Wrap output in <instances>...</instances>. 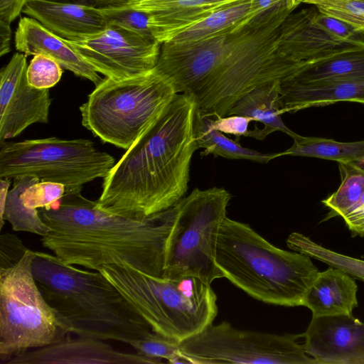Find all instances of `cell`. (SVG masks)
I'll use <instances>...</instances> for the list:
<instances>
[{
	"instance_id": "1",
	"label": "cell",
	"mask_w": 364,
	"mask_h": 364,
	"mask_svg": "<svg viewBox=\"0 0 364 364\" xmlns=\"http://www.w3.org/2000/svg\"><path fill=\"white\" fill-rule=\"evenodd\" d=\"M81 189L66 191L57 205L38 210L50 229L41 237L42 246L66 264L97 271L126 263L163 277L175 205L146 218H132L102 210Z\"/></svg>"
},
{
	"instance_id": "2",
	"label": "cell",
	"mask_w": 364,
	"mask_h": 364,
	"mask_svg": "<svg viewBox=\"0 0 364 364\" xmlns=\"http://www.w3.org/2000/svg\"><path fill=\"white\" fill-rule=\"evenodd\" d=\"M196 105L177 93L159 118L103 178L97 201L106 212L143 219L173 207L185 195L192 156Z\"/></svg>"
},
{
	"instance_id": "3",
	"label": "cell",
	"mask_w": 364,
	"mask_h": 364,
	"mask_svg": "<svg viewBox=\"0 0 364 364\" xmlns=\"http://www.w3.org/2000/svg\"><path fill=\"white\" fill-rule=\"evenodd\" d=\"M35 253L37 284L70 333L129 344L151 331L101 272L64 264L47 252Z\"/></svg>"
},
{
	"instance_id": "4",
	"label": "cell",
	"mask_w": 364,
	"mask_h": 364,
	"mask_svg": "<svg viewBox=\"0 0 364 364\" xmlns=\"http://www.w3.org/2000/svg\"><path fill=\"white\" fill-rule=\"evenodd\" d=\"M215 263L249 296L284 306H301L319 273L309 256L278 248L248 224L228 217L219 231Z\"/></svg>"
},
{
	"instance_id": "5",
	"label": "cell",
	"mask_w": 364,
	"mask_h": 364,
	"mask_svg": "<svg viewBox=\"0 0 364 364\" xmlns=\"http://www.w3.org/2000/svg\"><path fill=\"white\" fill-rule=\"evenodd\" d=\"M294 10L284 0L233 30L225 57L192 98L199 112L225 117L248 91L264 82L282 80L305 63H296L278 50L281 26Z\"/></svg>"
},
{
	"instance_id": "6",
	"label": "cell",
	"mask_w": 364,
	"mask_h": 364,
	"mask_svg": "<svg viewBox=\"0 0 364 364\" xmlns=\"http://www.w3.org/2000/svg\"><path fill=\"white\" fill-rule=\"evenodd\" d=\"M101 272L152 331L178 342L199 333L218 314L213 289L200 279L146 274L126 263L104 265Z\"/></svg>"
},
{
	"instance_id": "7",
	"label": "cell",
	"mask_w": 364,
	"mask_h": 364,
	"mask_svg": "<svg viewBox=\"0 0 364 364\" xmlns=\"http://www.w3.org/2000/svg\"><path fill=\"white\" fill-rule=\"evenodd\" d=\"M176 94L156 68L126 79L105 77L80 107L82 124L102 141L127 150Z\"/></svg>"
},
{
	"instance_id": "8",
	"label": "cell",
	"mask_w": 364,
	"mask_h": 364,
	"mask_svg": "<svg viewBox=\"0 0 364 364\" xmlns=\"http://www.w3.org/2000/svg\"><path fill=\"white\" fill-rule=\"evenodd\" d=\"M30 249L14 266L0 269V360L63 340L70 330L42 294Z\"/></svg>"
},
{
	"instance_id": "9",
	"label": "cell",
	"mask_w": 364,
	"mask_h": 364,
	"mask_svg": "<svg viewBox=\"0 0 364 364\" xmlns=\"http://www.w3.org/2000/svg\"><path fill=\"white\" fill-rule=\"evenodd\" d=\"M230 198L223 188H196L175 204L176 218L168 240L163 278L192 277L210 285L224 277L215 255Z\"/></svg>"
},
{
	"instance_id": "10",
	"label": "cell",
	"mask_w": 364,
	"mask_h": 364,
	"mask_svg": "<svg viewBox=\"0 0 364 364\" xmlns=\"http://www.w3.org/2000/svg\"><path fill=\"white\" fill-rule=\"evenodd\" d=\"M114 158L87 139L48 137L0 142V178L33 176L58 183L65 191L105 178Z\"/></svg>"
},
{
	"instance_id": "11",
	"label": "cell",
	"mask_w": 364,
	"mask_h": 364,
	"mask_svg": "<svg viewBox=\"0 0 364 364\" xmlns=\"http://www.w3.org/2000/svg\"><path fill=\"white\" fill-rule=\"evenodd\" d=\"M300 337L240 330L223 321L182 341L179 349L191 364H318L296 342Z\"/></svg>"
},
{
	"instance_id": "12",
	"label": "cell",
	"mask_w": 364,
	"mask_h": 364,
	"mask_svg": "<svg viewBox=\"0 0 364 364\" xmlns=\"http://www.w3.org/2000/svg\"><path fill=\"white\" fill-rule=\"evenodd\" d=\"M65 41L96 72L122 80L144 74L156 68L161 43L117 25L81 40Z\"/></svg>"
},
{
	"instance_id": "13",
	"label": "cell",
	"mask_w": 364,
	"mask_h": 364,
	"mask_svg": "<svg viewBox=\"0 0 364 364\" xmlns=\"http://www.w3.org/2000/svg\"><path fill=\"white\" fill-rule=\"evenodd\" d=\"M26 55L15 53L0 71V142L19 135L36 123L48 122L49 89H38L27 80Z\"/></svg>"
},
{
	"instance_id": "14",
	"label": "cell",
	"mask_w": 364,
	"mask_h": 364,
	"mask_svg": "<svg viewBox=\"0 0 364 364\" xmlns=\"http://www.w3.org/2000/svg\"><path fill=\"white\" fill-rule=\"evenodd\" d=\"M302 337L318 364H364V323L353 314L312 316Z\"/></svg>"
},
{
	"instance_id": "15",
	"label": "cell",
	"mask_w": 364,
	"mask_h": 364,
	"mask_svg": "<svg viewBox=\"0 0 364 364\" xmlns=\"http://www.w3.org/2000/svg\"><path fill=\"white\" fill-rule=\"evenodd\" d=\"M161 359L119 351L105 341L84 336L63 340L20 354L5 364H157Z\"/></svg>"
},
{
	"instance_id": "16",
	"label": "cell",
	"mask_w": 364,
	"mask_h": 364,
	"mask_svg": "<svg viewBox=\"0 0 364 364\" xmlns=\"http://www.w3.org/2000/svg\"><path fill=\"white\" fill-rule=\"evenodd\" d=\"M22 12L68 41L83 39L109 26L100 7L91 5L54 0H28Z\"/></svg>"
},
{
	"instance_id": "17",
	"label": "cell",
	"mask_w": 364,
	"mask_h": 364,
	"mask_svg": "<svg viewBox=\"0 0 364 364\" xmlns=\"http://www.w3.org/2000/svg\"><path fill=\"white\" fill-rule=\"evenodd\" d=\"M242 0H120L145 12L154 38L163 43L211 14Z\"/></svg>"
},
{
	"instance_id": "18",
	"label": "cell",
	"mask_w": 364,
	"mask_h": 364,
	"mask_svg": "<svg viewBox=\"0 0 364 364\" xmlns=\"http://www.w3.org/2000/svg\"><path fill=\"white\" fill-rule=\"evenodd\" d=\"M316 11L311 6L293 11L283 21L278 37V50L283 55L304 63L341 51L362 41L346 43L329 36L312 23Z\"/></svg>"
},
{
	"instance_id": "19",
	"label": "cell",
	"mask_w": 364,
	"mask_h": 364,
	"mask_svg": "<svg viewBox=\"0 0 364 364\" xmlns=\"http://www.w3.org/2000/svg\"><path fill=\"white\" fill-rule=\"evenodd\" d=\"M16 49L26 56L43 54L56 60L63 68L97 85L103 79L65 39L37 20L23 17L14 36Z\"/></svg>"
},
{
	"instance_id": "20",
	"label": "cell",
	"mask_w": 364,
	"mask_h": 364,
	"mask_svg": "<svg viewBox=\"0 0 364 364\" xmlns=\"http://www.w3.org/2000/svg\"><path fill=\"white\" fill-rule=\"evenodd\" d=\"M280 100L283 114L338 102L364 104V75L309 83L280 81Z\"/></svg>"
},
{
	"instance_id": "21",
	"label": "cell",
	"mask_w": 364,
	"mask_h": 364,
	"mask_svg": "<svg viewBox=\"0 0 364 364\" xmlns=\"http://www.w3.org/2000/svg\"><path fill=\"white\" fill-rule=\"evenodd\" d=\"M358 286L355 279L343 270L331 267L319 272L305 294L301 306L313 316L352 315L358 306Z\"/></svg>"
},
{
	"instance_id": "22",
	"label": "cell",
	"mask_w": 364,
	"mask_h": 364,
	"mask_svg": "<svg viewBox=\"0 0 364 364\" xmlns=\"http://www.w3.org/2000/svg\"><path fill=\"white\" fill-rule=\"evenodd\" d=\"M280 80L260 84L242 95L230 109L228 115L237 114L250 117L253 122L264 125L262 129L267 136L280 131L292 139L298 134L289 129L282 119Z\"/></svg>"
},
{
	"instance_id": "23",
	"label": "cell",
	"mask_w": 364,
	"mask_h": 364,
	"mask_svg": "<svg viewBox=\"0 0 364 364\" xmlns=\"http://www.w3.org/2000/svg\"><path fill=\"white\" fill-rule=\"evenodd\" d=\"M364 75V40L341 51L304 63L280 80L309 83Z\"/></svg>"
},
{
	"instance_id": "24",
	"label": "cell",
	"mask_w": 364,
	"mask_h": 364,
	"mask_svg": "<svg viewBox=\"0 0 364 364\" xmlns=\"http://www.w3.org/2000/svg\"><path fill=\"white\" fill-rule=\"evenodd\" d=\"M213 117L202 114L196 110L193 121L194 135L198 149L203 148V156L213 154L230 159H247L259 163H267L279 157V153L262 154L242 146L238 140L227 137L212 125Z\"/></svg>"
},
{
	"instance_id": "25",
	"label": "cell",
	"mask_w": 364,
	"mask_h": 364,
	"mask_svg": "<svg viewBox=\"0 0 364 364\" xmlns=\"http://www.w3.org/2000/svg\"><path fill=\"white\" fill-rule=\"evenodd\" d=\"M292 146L279 156L314 157L336 161L338 163H355L364 167V139L353 142H341L332 139L297 135Z\"/></svg>"
},
{
	"instance_id": "26",
	"label": "cell",
	"mask_w": 364,
	"mask_h": 364,
	"mask_svg": "<svg viewBox=\"0 0 364 364\" xmlns=\"http://www.w3.org/2000/svg\"><path fill=\"white\" fill-rule=\"evenodd\" d=\"M250 0H242L211 14L181 31L169 41H195L226 33L252 19L250 17Z\"/></svg>"
},
{
	"instance_id": "27",
	"label": "cell",
	"mask_w": 364,
	"mask_h": 364,
	"mask_svg": "<svg viewBox=\"0 0 364 364\" xmlns=\"http://www.w3.org/2000/svg\"><path fill=\"white\" fill-rule=\"evenodd\" d=\"M41 181L33 176H21L14 179V185L9 191L4 211L0 219V229L8 221L14 231L27 232L43 237L50 228L42 220L38 210H28L21 203L22 193L31 185Z\"/></svg>"
},
{
	"instance_id": "28",
	"label": "cell",
	"mask_w": 364,
	"mask_h": 364,
	"mask_svg": "<svg viewBox=\"0 0 364 364\" xmlns=\"http://www.w3.org/2000/svg\"><path fill=\"white\" fill-rule=\"evenodd\" d=\"M287 245L291 250L341 269L354 279L364 282V260L327 249L299 232L291 233L287 240Z\"/></svg>"
},
{
	"instance_id": "29",
	"label": "cell",
	"mask_w": 364,
	"mask_h": 364,
	"mask_svg": "<svg viewBox=\"0 0 364 364\" xmlns=\"http://www.w3.org/2000/svg\"><path fill=\"white\" fill-rule=\"evenodd\" d=\"M341 183L322 203L331 216L342 217L364 193V167L355 163H338Z\"/></svg>"
},
{
	"instance_id": "30",
	"label": "cell",
	"mask_w": 364,
	"mask_h": 364,
	"mask_svg": "<svg viewBox=\"0 0 364 364\" xmlns=\"http://www.w3.org/2000/svg\"><path fill=\"white\" fill-rule=\"evenodd\" d=\"M327 16L350 26L364 35V0H301Z\"/></svg>"
},
{
	"instance_id": "31",
	"label": "cell",
	"mask_w": 364,
	"mask_h": 364,
	"mask_svg": "<svg viewBox=\"0 0 364 364\" xmlns=\"http://www.w3.org/2000/svg\"><path fill=\"white\" fill-rule=\"evenodd\" d=\"M130 345L136 352L151 358L166 359L169 363H187L179 349V342L152 331L132 341Z\"/></svg>"
},
{
	"instance_id": "32",
	"label": "cell",
	"mask_w": 364,
	"mask_h": 364,
	"mask_svg": "<svg viewBox=\"0 0 364 364\" xmlns=\"http://www.w3.org/2000/svg\"><path fill=\"white\" fill-rule=\"evenodd\" d=\"M100 9L109 25L122 26L142 36L154 38L149 26V16L145 12L129 6L120 0H114Z\"/></svg>"
},
{
	"instance_id": "33",
	"label": "cell",
	"mask_w": 364,
	"mask_h": 364,
	"mask_svg": "<svg viewBox=\"0 0 364 364\" xmlns=\"http://www.w3.org/2000/svg\"><path fill=\"white\" fill-rule=\"evenodd\" d=\"M63 72L56 60L43 54H36L28 65L27 80L36 88L49 89L60 81Z\"/></svg>"
},
{
	"instance_id": "34",
	"label": "cell",
	"mask_w": 364,
	"mask_h": 364,
	"mask_svg": "<svg viewBox=\"0 0 364 364\" xmlns=\"http://www.w3.org/2000/svg\"><path fill=\"white\" fill-rule=\"evenodd\" d=\"M65 187L58 183L39 181L28 186L21 194L23 206L28 210L48 208L58 203Z\"/></svg>"
},
{
	"instance_id": "35",
	"label": "cell",
	"mask_w": 364,
	"mask_h": 364,
	"mask_svg": "<svg viewBox=\"0 0 364 364\" xmlns=\"http://www.w3.org/2000/svg\"><path fill=\"white\" fill-rule=\"evenodd\" d=\"M312 23L333 38L346 43L355 42L361 38L348 24L333 17L323 14L318 10L312 17Z\"/></svg>"
},
{
	"instance_id": "36",
	"label": "cell",
	"mask_w": 364,
	"mask_h": 364,
	"mask_svg": "<svg viewBox=\"0 0 364 364\" xmlns=\"http://www.w3.org/2000/svg\"><path fill=\"white\" fill-rule=\"evenodd\" d=\"M253 119L250 117L232 114L225 117H213L212 127L223 134H232L237 137L250 136L254 138L253 129H249V125Z\"/></svg>"
},
{
	"instance_id": "37",
	"label": "cell",
	"mask_w": 364,
	"mask_h": 364,
	"mask_svg": "<svg viewBox=\"0 0 364 364\" xmlns=\"http://www.w3.org/2000/svg\"><path fill=\"white\" fill-rule=\"evenodd\" d=\"M28 248L16 235L1 234L0 236V269L9 268L18 263Z\"/></svg>"
},
{
	"instance_id": "38",
	"label": "cell",
	"mask_w": 364,
	"mask_h": 364,
	"mask_svg": "<svg viewBox=\"0 0 364 364\" xmlns=\"http://www.w3.org/2000/svg\"><path fill=\"white\" fill-rule=\"evenodd\" d=\"M341 218L352 232L364 235V193Z\"/></svg>"
},
{
	"instance_id": "39",
	"label": "cell",
	"mask_w": 364,
	"mask_h": 364,
	"mask_svg": "<svg viewBox=\"0 0 364 364\" xmlns=\"http://www.w3.org/2000/svg\"><path fill=\"white\" fill-rule=\"evenodd\" d=\"M28 0H0V21L11 24L27 3Z\"/></svg>"
},
{
	"instance_id": "40",
	"label": "cell",
	"mask_w": 364,
	"mask_h": 364,
	"mask_svg": "<svg viewBox=\"0 0 364 364\" xmlns=\"http://www.w3.org/2000/svg\"><path fill=\"white\" fill-rule=\"evenodd\" d=\"M284 0H250V17L255 16L274 7Z\"/></svg>"
},
{
	"instance_id": "41",
	"label": "cell",
	"mask_w": 364,
	"mask_h": 364,
	"mask_svg": "<svg viewBox=\"0 0 364 364\" xmlns=\"http://www.w3.org/2000/svg\"><path fill=\"white\" fill-rule=\"evenodd\" d=\"M11 39V24L0 21V56L10 52Z\"/></svg>"
},
{
	"instance_id": "42",
	"label": "cell",
	"mask_w": 364,
	"mask_h": 364,
	"mask_svg": "<svg viewBox=\"0 0 364 364\" xmlns=\"http://www.w3.org/2000/svg\"><path fill=\"white\" fill-rule=\"evenodd\" d=\"M11 179L0 178V219L2 218Z\"/></svg>"
},
{
	"instance_id": "43",
	"label": "cell",
	"mask_w": 364,
	"mask_h": 364,
	"mask_svg": "<svg viewBox=\"0 0 364 364\" xmlns=\"http://www.w3.org/2000/svg\"><path fill=\"white\" fill-rule=\"evenodd\" d=\"M65 2L91 5L97 7H102L112 3L114 0H54Z\"/></svg>"
},
{
	"instance_id": "44",
	"label": "cell",
	"mask_w": 364,
	"mask_h": 364,
	"mask_svg": "<svg viewBox=\"0 0 364 364\" xmlns=\"http://www.w3.org/2000/svg\"><path fill=\"white\" fill-rule=\"evenodd\" d=\"M301 3V0H287V6L291 9H296Z\"/></svg>"
}]
</instances>
